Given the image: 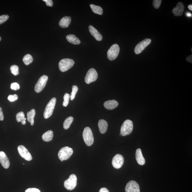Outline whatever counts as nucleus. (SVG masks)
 Here are the masks:
<instances>
[{
    "instance_id": "nucleus-17",
    "label": "nucleus",
    "mask_w": 192,
    "mask_h": 192,
    "mask_svg": "<svg viewBox=\"0 0 192 192\" xmlns=\"http://www.w3.org/2000/svg\"><path fill=\"white\" fill-rule=\"evenodd\" d=\"M118 102L114 100H108L104 103V107L106 109L112 110L116 108L118 106Z\"/></svg>"
},
{
    "instance_id": "nucleus-1",
    "label": "nucleus",
    "mask_w": 192,
    "mask_h": 192,
    "mask_svg": "<svg viewBox=\"0 0 192 192\" xmlns=\"http://www.w3.org/2000/svg\"><path fill=\"white\" fill-rule=\"evenodd\" d=\"M133 129V124L132 121L127 120L124 122L120 129V135L122 136L130 134Z\"/></svg>"
},
{
    "instance_id": "nucleus-6",
    "label": "nucleus",
    "mask_w": 192,
    "mask_h": 192,
    "mask_svg": "<svg viewBox=\"0 0 192 192\" xmlns=\"http://www.w3.org/2000/svg\"><path fill=\"white\" fill-rule=\"evenodd\" d=\"M120 47L117 44H114L107 51V58L111 61L115 60L118 57L120 52Z\"/></svg>"
},
{
    "instance_id": "nucleus-5",
    "label": "nucleus",
    "mask_w": 192,
    "mask_h": 192,
    "mask_svg": "<svg viewBox=\"0 0 192 192\" xmlns=\"http://www.w3.org/2000/svg\"><path fill=\"white\" fill-rule=\"evenodd\" d=\"M56 98H54L51 99L49 103L47 104L45 107L43 114L44 118L45 119L48 118L52 115L56 105Z\"/></svg>"
},
{
    "instance_id": "nucleus-27",
    "label": "nucleus",
    "mask_w": 192,
    "mask_h": 192,
    "mask_svg": "<svg viewBox=\"0 0 192 192\" xmlns=\"http://www.w3.org/2000/svg\"><path fill=\"white\" fill-rule=\"evenodd\" d=\"M10 71L14 76H17L19 74V68L17 65H12L10 67Z\"/></svg>"
},
{
    "instance_id": "nucleus-11",
    "label": "nucleus",
    "mask_w": 192,
    "mask_h": 192,
    "mask_svg": "<svg viewBox=\"0 0 192 192\" xmlns=\"http://www.w3.org/2000/svg\"><path fill=\"white\" fill-rule=\"evenodd\" d=\"M18 150L20 155L25 160L28 161L32 160V155L24 146H19L18 147Z\"/></svg>"
},
{
    "instance_id": "nucleus-38",
    "label": "nucleus",
    "mask_w": 192,
    "mask_h": 192,
    "mask_svg": "<svg viewBox=\"0 0 192 192\" xmlns=\"http://www.w3.org/2000/svg\"><path fill=\"white\" fill-rule=\"evenodd\" d=\"M99 192H110L109 190L105 188H101Z\"/></svg>"
},
{
    "instance_id": "nucleus-36",
    "label": "nucleus",
    "mask_w": 192,
    "mask_h": 192,
    "mask_svg": "<svg viewBox=\"0 0 192 192\" xmlns=\"http://www.w3.org/2000/svg\"><path fill=\"white\" fill-rule=\"evenodd\" d=\"M43 1L46 3L47 6L52 7L53 5V2L52 0H43Z\"/></svg>"
},
{
    "instance_id": "nucleus-18",
    "label": "nucleus",
    "mask_w": 192,
    "mask_h": 192,
    "mask_svg": "<svg viewBox=\"0 0 192 192\" xmlns=\"http://www.w3.org/2000/svg\"><path fill=\"white\" fill-rule=\"evenodd\" d=\"M137 162L140 165H143L145 163V160L142 155L141 150L140 149H137L136 153Z\"/></svg>"
},
{
    "instance_id": "nucleus-19",
    "label": "nucleus",
    "mask_w": 192,
    "mask_h": 192,
    "mask_svg": "<svg viewBox=\"0 0 192 192\" xmlns=\"http://www.w3.org/2000/svg\"><path fill=\"white\" fill-rule=\"evenodd\" d=\"M71 21V17L69 16H65L60 20L59 23V26L62 28H67L70 25Z\"/></svg>"
},
{
    "instance_id": "nucleus-42",
    "label": "nucleus",
    "mask_w": 192,
    "mask_h": 192,
    "mask_svg": "<svg viewBox=\"0 0 192 192\" xmlns=\"http://www.w3.org/2000/svg\"><path fill=\"white\" fill-rule=\"evenodd\" d=\"M188 8L189 10L191 11L192 10V4H190L188 6Z\"/></svg>"
},
{
    "instance_id": "nucleus-40",
    "label": "nucleus",
    "mask_w": 192,
    "mask_h": 192,
    "mask_svg": "<svg viewBox=\"0 0 192 192\" xmlns=\"http://www.w3.org/2000/svg\"><path fill=\"white\" fill-rule=\"evenodd\" d=\"M26 118H25L23 120L21 121V123L23 125H25L26 123Z\"/></svg>"
},
{
    "instance_id": "nucleus-22",
    "label": "nucleus",
    "mask_w": 192,
    "mask_h": 192,
    "mask_svg": "<svg viewBox=\"0 0 192 192\" xmlns=\"http://www.w3.org/2000/svg\"><path fill=\"white\" fill-rule=\"evenodd\" d=\"M53 136V132L51 130H49L44 133L42 136V139L44 141L49 142L52 140Z\"/></svg>"
},
{
    "instance_id": "nucleus-24",
    "label": "nucleus",
    "mask_w": 192,
    "mask_h": 192,
    "mask_svg": "<svg viewBox=\"0 0 192 192\" xmlns=\"http://www.w3.org/2000/svg\"><path fill=\"white\" fill-rule=\"evenodd\" d=\"M92 11L95 14L102 15L103 14V10L102 7L97 5L91 4L90 5Z\"/></svg>"
},
{
    "instance_id": "nucleus-33",
    "label": "nucleus",
    "mask_w": 192,
    "mask_h": 192,
    "mask_svg": "<svg viewBox=\"0 0 192 192\" xmlns=\"http://www.w3.org/2000/svg\"><path fill=\"white\" fill-rule=\"evenodd\" d=\"M11 89L14 90H17L20 88L19 84L16 82H14L11 84L10 85Z\"/></svg>"
},
{
    "instance_id": "nucleus-26",
    "label": "nucleus",
    "mask_w": 192,
    "mask_h": 192,
    "mask_svg": "<svg viewBox=\"0 0 192 192\" xmlns=\"http://www.w3.org/2000/svg\"><path fill=\"white\" fill-rule=\"evenodd\" d=\"M23 60L25 65H28L32 63L33 61V58L30 54H27L24 57Z\"/></svg>"
},
{
    "instance_id": "nucleus-35",
    "label": "nucleus",
    "mask_w": 192,
    "mask_h": 192,
    "mask_svg": "<svg viewBox=\"0 0 192 192\" xmlns=\"http://www.w3.org/2000/svg\"><path fill=\"white\" fill-rule=\"evenodd\" d=\"M25 192H40V190L36 188H29V189H27L26 190Z\"/></svg>"
},
{
    "instance_id": "nucleus-23",
    "label": "nucleus",
    "mask_w": 192,
    "mask_h": 192,
    "mask_svg": "<svg viewBox=\"0 0 192 192\" xmlns=\"http://www.w3.org/2000/svg\"><path fill=\"white\" fill-rule=\"evenodd\" d=\"M35 114V110L34 109H32L30 111L27 113V120L28 121L30 122L31 125H34Z\"/></svg>"
},
{
    "instance_id": "nucleus-12",
    "label": "nucleus",
    "mask_w": 192,
    "mask_h": 192,
    "mask_svg": "<svg viewBox=\"0 0 192 192\" xmlns=\"http://www.w3.org/2000/svg\"><path fill=\"white\" fill-rule=\"evenodd\" d=\"M126 192H140L138 184L135 181L131 180L127 183L125 189Z\"/></svg>"
},
{
    "instance_id": "nucleus-29",
    "label": "nucleus",
    "mask_w": 192,
    "mask_h": 192,
    "mask_svg": "<svg viewBox=\"0 0 192 192\" xmlns=\"http://www.w3.org/2000/svg\"><path fill=\"white\" fill-rule=\"evenodd\" d=\"M70 98V96L68 93H65L63 97L64 101L63 106L64 107H67L69 104V100Z\"/></svg>"
},
{
    "instance_id": "nucleus-37",
    "label": "nucleus",
    "mask_w": 192,
    "mask_h": 192,
    "mask_svg": "<svg viewBox=\"0 0 192 192\" xmlns=\"http://www.w3.org/2000/svg\"><path fill=\"white\" fill-rule=\"evenodd\" d=\"M4 118V117L2 110L1 108L0 107V120L3 121Z\"/></svg>"
},
{
    "instance_id": "nucleus-3",
    "label": "nucleus",
    "mask_w": 192,
    "mask_h": 192,
    "mask_svg": "<svg viewBox=\"0 0 192 192\" xmlns=\"http://www.w3.org/2000/svg\"><path fill=\"white\" fill-rule=\"evenodd\" d=\"M73 150L68 147L62 148L58 153V157L61 162L68 160L73 154Z\"/></svg>"
},
{
    "instance_id": "nucleus-20",
    "label": "nucleus",
    "mask_w": 192,
    "mask_h": 192,
    "mask_svg": "<svg viewBox=\"0 0 192 192\" xmlns=\"http://www.w3.org/2000/svg\"><path fill=\"white\" fill-rule=\"evenodd\" d=\"M98 127L100 132L104 134L107 132L108 128V124L105 120H100L98 122Z\"/></svg>"
},
{
    "instance_id": "nucleus-9",
    "label": "nucleus",
    "mask_w": 192,
    "mask_h": 192,
    "mask_svg": "<svg viewBox=\"0 0 192 192\" xmlns=\"http://www.w3.org/2000/svg\"><path fill=\"white\" fill-rule=\"evenodd\" d=\"M98 78L97 72L94 68H91L88 71L85 78V81L87 84L96 81Z\"/></svg>"
},
{
    "instance_id": "nucleus-32",
    "label": "nucleus",
    "mask_w": 192,
    "mask_h": 192,
    "mask_svg": "<svg viewBox=\"0 0 192 192\" xmlns=\"http://www.w3.org/2000/svg\"><path fill=\"white\" fill-rule=\"evenodd\" d=\"M162 1L161 0H154L153 2V5L155 9H158L160 8Z\"/></svg>"
},
{
    "instance_id": "nucleus-21",
    "label": "nucleus",
    "mask_w": 192,
    "mask_h": 192,
    "mask_svg": "<svg viewBox=\"0 0 192 192\" xmlns=\"http://www.w3.org/2000/svg\"><path fill=\"white\" fill-rule=\"evenodd\" d=\"M66 39L69 43L74 45H79L80 43V40L74 35H69L66 36Z\"/></svg>"
},
{
    "instance_id": "nucleus-16",
    "label": "nucleus",
    "mask_w": 192,
    "mask_h": 192,
    "mask_svg": "<svg viewBox=\"0 0 192 192\" xmlns=\"http://www.w3.org/2000/svg\"><path fill=\"white\" fill-rule=\"evenodd\" d=\"M89 30L91 35L95 38L97 41H101L102 40V35L92 25H89Z\"/></svg>"
},
{
    "instance_id": "nucleus-7",
    "label": "nucleus",
    "mask_w": 192,
    "mask_h": 192,
    "mask_svg": "<svg viewBox=\"0 0 192 192\" xmlns=\"http://www.w3.org/2000/svg\"><path fill=\"white\" fill-rule=\"evenodd\" d=\"M77 177L76 175L71 174L69 178L64 182V186L67 190L72 191L76 187L77 185Z\"/></svg>"
},
{
    "instance_id": "nucleus-28",
    "label": "nucleus",
    "mask_w": 192,
    "mask_h": 192,
    "mask_svg": "<svg viewBox=\"0 0 192 192\" xmlns=\"http://www.w3.org/2000/svg\"><path fill=\"white\" fill-rule=\"evenodd\" d=\"M78 88L76 85H73L72 88V92L70 96V99L71 100H74L75 97L78 91Z\"/></svg>"
},
{
    "instance_id": "nucleus-41",
    "label": "nucleus",
    "mask_w": 192,
    "mask_h": 192,
    "mask_svg": "<svg viewBox=\"0 0 192 192\" xmlns=\"http://www.w3.org/2000/svg\"><path fill=\"white\" fill-rule=\"evenodd\" d=\"M186 15L188 17H192V14L190 13H186Z\"/></svg>"
},
{
    "instance_id": "nucleus-30",
    "label": "nucleus",
    "mask_w": 192,
    "mask_h": 192,
    "mask_svg": "<svg viewBox=\"0 0 192 192\" xmlns=\"http://www.w3.org/2000/svg\"><path fill=\"white\" fill-rule=\"evenodd\" d=\"M16 120L18 122H21L22 120L24 119L25 115L23 111H21L17 113L16 115Z\"/></svg>"
},
{
    "instance_id": "nucleus-39",
    "label": "nucleus",
    "mask_w": 192,
    "mask_h": 192,
    "mask_svg": "<svg viewBox=\"0 0 192 192\" xmlns=\"http://www.w3.org/2000/svg\"><path fill=\"white\" fill-rule=\"evenodd\" d=\"M192 55H190L188 57L186 58V59L188 62H189L190 63H192Z\"/></svg>"
},
{
    "instance_id": "nucleus-25",
    "label": "nucleus",
    "mask_w": 192,
    "mask_h": 192,
    "mask_svg": "<svg viewBox=\"0 0 192 192\" xmlns=\"http://www.w3.org/2000/svg\"><path fill=\"white\" fill-rule=\"evenodd\" d=\"M74 120V118L72 116H69L66 119L63 123L64 129L66 130L68 129Z\"/></svg>"
},
{
    "instance_id": "nucleus-10",
    "label": "nucleus",
    "mask_w": 192,
    "mask_h": 192,
    "mask_svg": "<svg viewBox=\"0 0 192 192\" xmlns=\"http://www.w3.org/2000/svg\"><path fill=\"white\" fill-rule=\"evenodd\" d=\"M151 40L149 38H145L139 43L135 49V52L136 54H139L142 52L148 45L151 43Z\"/></svg>"
},
{
    "instance_id": "nucleus-31",
    "label": "nucleus",
    "mask_w": 192,
    "mask_h": 192,
    "mask_svg": "<svg viewBox=\"0 0 192 192\" xmlns=\"http://www.w3.org/2000/svg\"><path fill=\"white\" fill-rule=\"evenodd\" d=\"M9 18V16L7 15L0 16V25L5 23L8 19Z\"/></svg>"
},
{
    "instance_id": "nucleus-2",
    "label": "nucleus",
    "mask_w": 192,
    "mask_h": 192,
    "mask_svg": "<svg viewBox=\"0 0 192 192\" xmlns=\"http://www.w3.org/2000/svg\"><path fill=\"white\" fill-rule=\"evenodd\" d=\"M83 137L84 142L87 146H91L94 143V138L92 132L89 127H85L84 129Z\"/></svg>"
},
{
    "instance_id": "nucleus-14",
    "label": "nucleus",
    "mask_w": 192,
    "mask_h": 192,
    "mask_svg": "<svg viewBox=\"0 0 192 192\" xmlns=\"http://www.w3.org/2000/svg\"><path fill=\"white\" fill-rule=\"evenodd\" d=\"M0 163L3 167L5 169H8L10 167V160L6 154L3 151L0 152Z\"/></svg>"
},
{
    "instance_id": "nucleus-15",
    "label": "nucleus",
    "mask_w": 192,
    "mask_h": 192,
    "mask_svg": "<svg viewBox=\"0 0 192 192\" xmlns=\"http://www.w3.org/2000/svg\"><path fill=\"white\" fill-rule=\"evenodd\" d=\"M184 6L182 2H179L172 10L173 13L176 16H182L183 13Z\"/></svg>"
},
{
    "instance_id": "nucleus-8",
    "label": "nucleus",
    "mask_w": 192,
    "mask_h": 192,
    "mask_svg": "<svg viewBox=\"0 0 192 192\" xmlns=\"http://www.w3.org/2000/svg\"><path fill=\"white\" fill-rule=\"evenodd\" d=\"M48 77L46 75L42 76L38 79L35 87V91L37 93H39L43 90L46 85Z\"/></svg>"
},
{
    "instance_id": "nucleus-13",
    "label": "nucleus",
    "mask_w": 192,
    "mask_h": 192,
    "mask_svg": "<svg viewBox=\"0 0 192 192\" xmlns=\"http://www.w3.org/2000/svg\"><path fill=\"white\" fill-rule=\"evenodd\" d=\"M124 162L123 157L120 154H117L113 159L112 165L116 169H119L123 166Z\"/></svg>"
},
{
    "instance_id": "nucleus-4",
    "label": "nucleus",
    "mask_w": 192,
    "mask_h": 192,
    "mask_svg": "<svg viewBox=\"0 0 192 192\" xmlns=\"http://www.w3.org/2000/svg\"><path fill=\"white\" fill-rule=\"evenodd\" d=\"M74 60L69 58L62 59L59 63V68L62 72H65L72 68L74 64Z\"/></svg>"
},
{
    "instance_id": "nucleus-43",
    "label": "nucleus",
    "mask_w": 192,
    "mask_h": 192,
    "mask_svg": "<svg viewBox=\"0 0 192 192\" xmlns=\"http://www.w3.org/2000/svg\"><path fill=\"white\" fill-rule=\"evenodd\" d=\"M1 37H0V41H1Z\"/></svg>"
},
{
    "instance_id": "nucleus-34",
    "label": "nucleus",
    "mask_w": 192,
    "mask_h": 192,
    "mask_svg": "<svg viewBox=\"0 0 192 192\" xmlns=\"http://www.w3.org/2000/svg\"><path fill=\"white\" fill-rule=\"evenodd\" d=\"M18 96L16 94L10 95L8 96V99L10 102H14L18 100Z\"/></svg>"
}]
</instances>
